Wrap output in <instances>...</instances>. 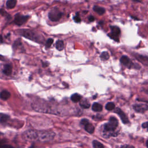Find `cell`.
Listing matches in <instances>:
<instances>
[{
	"label": "cell",
	"mask_w": 148,
	"mask_h": 148,
	"mask_svg": "<svg viewBox=\"0 0 148 148\" xmlns=\"http://www.w3.org/2000/svg\"><path fill=\"white\" fill-rule=\"evenodd\" d=\"M118 126V120L115 117H111L109 118V122L104 126V130L103 136L105 138H109L110 137H115L117 136L115 132Z\"/></svg>",
	"instance_id": "obj_1"
},
{
	"label": "cell",
	"mask_w": 148,
	"mask_h": 148,
	"mask_svg": "<svg viewBox=\"0 0 148 148\" xmlns=\"http://www.w3.org/2000/svg\"><path fill=\"white\" fill-rule=\"evenodd\" d=\"M55 134L52 131H44L38 133V140L42 142H48L53 140Z\"/></svg>",
	"instance_id": "obj_2"
},
{
	"label": "cell",
	"mask_w": 148,
	"mask_h": 148,
	"mask_svg": "<svg viewBox=\"0 0 148 148\" xmlns=\"http://www.w3.org/2000/svg\"><path fill=\"white\" fill-rule=\"evenodd\" d=\"M48 16L50 20L53 21H58L61 18L62 13L58 9L54 8L49 12Z\"/></svg>",
	"instance_id": "obj_3"
},
{
	"label": "cell",
	"mask_w": 148,
	"mask_h": 148,
	"mask_svg": "<svg viewBox=\"0 0 148 148\" xmlns=\"http://www.w3.org/2000/svg\"><path fill=\"white\" fill-rule=\"evenodd\" d=\"M23 137L24 140L28 141L38 140V132L30 130L24 133Z\"/></svg>",
	"instance_id": "obj_4"
},
{
	"label": "cell",
	"mask_w": 148,
	"mask_h": 148,
	"mask_svg": "<svg viewBox=\"0 0 148 148\" xmlns=\"http://www.w3.org/2000/svg\"><path fill=\"white\" fill-rule=\"evenodd\" d=\"M111 32L108 34V36L111 39H114L116 42L119 41V35L120 34V30L119 28L116 26H111Z\"/></svg>",
	"instance_id": "obj_5"
},
{
	"label": "cell",
	"mask_w": 148,
	"mask_h": 148,
	"mask_svg": "<svg viewBox=\"0 0 148 148\" xmlns=\"http://www.w3.org/2000/svg\"><path fill=\"white\" fill-rule=\"evenodd\" d=\"M29 16H24L20 14H17L15 15L14 19V23L18 25H21L26 22L29 19Z\"/></svg>",
	"instance_id": "obj_6"
},
{
	"label": "cell",
	"mask_w": 148,
	"mask_h": 148,
	"mask_svg": "<svg viewBox=\"0 0 148 148\" xmlns=\"http://www.w3.org/2000/svg\"><path fill=\"white\" fill-rule=\"evenodd\" d=\"M21 34L24 37L28 38V39L31 40H34V41H35L36 42H38L37 40L39 39V38L37 37V35L34 32L31 31L27 30L22 31H21Z\"/></svg>",
	"instance_id": "obj_7"
},
{
	"label": "cell",
	"mask_w": 148,
	"mask_h": 148,
	"mask_svg": "<svg viewBox=\"0 0 148 148\" xmlns=\"http://www.w3.org/2000/svg\"><path fill=\"white\" fill-rule=\"evenodd\" d=\"M115 112L116 113V114L119 116L120 118L121 119L122 122H123L124 124H129L130 123L127 116H126V115L123 112V111H122L121 109L117 108L115 109Z\"/></svg>",
	"instance_id": "obj_8"
},
{
	"label": "cell",
	"mask_w": 148,
	"mask_h": 148,
	"mask_svg": "<svg viewBox=\"0 0 148 148\" xmlns=\"http://www.w3.org/2000/svg\"><path fill=\"white\" fill-rule=\"evenodd\" d=\"M133 108L137 112L144 113L148 110V105L146 104H135L133 105Z\"/></svg>",
	"instance_id": "obj_9"
},
{
	"label": "cell",
	"mask_w": 148,
	"mask_h": 148,
	"mask_svg": "<svg viewBox=\"0 0 148 148\" xmlns=\"http://www.w3.org/2000/svg\"><path fill=\"white\" fill-rule=\"evenodd\" d=\"M120 62H121L122 64L129 67V68H130L133 65V63L132 62H131V60L126 56H122L121 58H120Z\"/></svg>",
	"instance_id": "obj_10"
},
{
	"label": "cell",
	"mask_w": 148,
	"mask_h": 148,
	"mask_svg": "<svg viewBox=\"0 0 148 148\" xmlns=\"http://www.w3.org/2000/svg\"><path fill=\"white\" fill-rule=\"evenodd\" d=\"M3 73L5 75L10 76L12 73V67L10 64H6L3 66Z\"/></svg>",
	"instance_id": "obj_11"
},
{
	"label": "cell",
	"mask_w": 148,
	"mask_h": 148,
	"mask_svg": "<svg viewBox=\"0 0 148 148\" xmlns=\"http://www.w3.org/2000/svg\"><path fill=\"white\" fill-rule=\"evenodd\" d=\"M10 97V94L9 91L3 90L0 93V98L2 100H7Z\"/></svg>",
	"instance_id": "obj_12"
},
{
	"label": "cell",
	"mask_w": 148,
	"mask_h": 148,
	"mask_svg": "<svg viewBox=\"0 0 148 148\" xmlns=\"http://www.w3.org/2000/svg\"><path fill=\"white\" fill-rule=\"evenodd\" d=\"M85 129L87 133L90 134H93L94 132V127L92 124L90 123L89 122L85 126Z\"/></svg>",
	"instance_id": "obj_13"
},
{
	"label": "cell",
	"mask_w": 148,
	"mask_h": 148,
	"mask_svg": "<svg viewBox=\"0 0 148 148\" xmlns=\"http://www.w3.org/2000/svg\"><path fill=\"white\" fill-rule=\"evenodd\" d=\"M93 10L96 12L97 13H98L100 15H103V14L105 13V9L103 7H100L98 6H94L93 7Z\"/></svg>",
	"instance_id": "obj_14"
},
{
	"label": "cell",
	"mask_w": 148,
	"mask_h": 148,
	"mask_svg": "<svg viewBox=\"0 0 148 148\" xmlns=\"http://www.w3.org/2000/svg\"><path fill=\"white\" fill-rule=\"evenodd\" d=\"M92 110L94 112H101L103 110V106L101 104L95 103L93 104Z\"/></svg>",
	"instance_id": "obj_15"
},
{
	"label": "cell",
	"mask_w": 148,
	"mask_h": 148,
	"mask_svg": "<svg viewBox=\"0 0 148 148\" xmlns=\"http://www.w3.org/2000/svg\"><path fill=\"white\" fill-rule=\"evenodd\" d=\"M80 105L82 108L84 109L89 108L90 107V104L87 100H83L80 101Z\"/></svg>",
	"instance_id": "obj_16"
},
{
	"label": "cell",
	"mask_w": 148,
	"mask_h": 148,
	"mask_svg": "<svg viewBox=\"0 0 148 148\" xmlns=\"http://www.w3.org/2000/svg\"><path fill=\"white\" fill-rule=\"evenodd\" d=\"M17 0H8L6 2V7L9 9H12L16 6Z\"/></svg>",
	"instance_id": "obj_17"
},
{
	"label": "cell",
	"mask_w": 148,
	"mask_h": 148,
	"mask_svg": "<svg viewBox=\"0 0 148 148\" xmlns=\"http://www.w3.org/2000/svg\"><path fill=\"white\" fill-rule=\"evenodd\" d=\"M81 96L79 94H77V93H75V94H72L71 97V100H72L73 102H74V103H77V102L80 101V100H81Z\"/></svg>",
	"instance_id": "obj_18"
},
{
	"label": "cell",
	"mask_w": 148,
	"mask_h": 148,
	"mask_svg": "<svg viewBox=\"0 0 148 148\" xmlns=\"http://www.w3.org/2000/svg\"><path fill=\"white\" fill-rule=\"evenodd\" d=\"M9 119V116L8 115L3 114H0V123H4L8 121Z\"/></svg>",
	"instance_id": "obj_19"
},
{
	"label": "cell",
	"mask_w": 148,
	"mask_h": 148,
	"mask_svg": "<svg viewBox=\"0 0 148 148\" xmlns=\"http://www.w3.org/2000/svg\"><path fill=\"white\" fill-rule=\"evenodd\" d=\"M56 49L59 51L63 50L64 49V42L63 41H61V40L58 41L57 42H56Z\"/></svg>",
	"instance_id": "obj_20"
},
{
	"label": "cell",
	"mask_w": 148,
	"mask_h": 148,
	"mask_svg": "<svg viewBox=\"0 0 148 148\" xmlns=\"http://www.w3.org/2000/svg\"><path fill=\"white\" fill-rule=\"evenodd\" d=\"M93 146L94 148H104V145L97 141H93Z\"/></svg>",
	"instance_id": "obj_21"
},
{
	"label": "cell",
	"mask_w": 148,
	"mask_h": 148,
	"mask_svg": "<svg viewBox=\"0 0 148 148\" xmlns=\"http://www.w3.org/2000/svg\"><path fill=\"white\" fill-rule=\"evenodd\" d=\"M115 108V105L114 103H108L106 104V106H105V108L108 111H112L114 110Z\"/></svg>",
	"instance_id": "obj_22"
},
{
	"label": "cell",
	"mask_w": 148,
	"mask_h": 148,
	"mask_svg": "<svg viewBox=\"0 0 148 148\" xmlns=\"http://www.w3.org/2000/svg\"><path fill=\"white\" fill-rule=\"evenodd\" d=\"M100 57L102 60H107L109 58V54L107 52H104L101 54Z\"/></svg>",
	"instance_id": "obj_23"
},
{
	"label": "cell",
	"mask_w": 148,
	"mask_h": 148,
	"mask_svg": "<svg viewBox=\"0 0 148 148\" xmlns=\"http://www.w3.org/2000/svg\"><path fill=\"white\" fill-rule=\"evenodd\" d=\"M53 43V39H52V38H49V39L47 40L46 42V48L50 47Z\"/></svg>",
	"instance_id": "obj_24"
},
{
	"label": "cell",
	"mask_w": 148,
	"mask_h": 148,
	"mask_svg": "<svg viewBox=\"0 0 148 148\" xmlns=\"http://www.w3.org/2000/svg\"><path fill=\"white\" fill-rule=\"evenodd\" d=\"M0 148H14L11 147V146H10V145L2 144L0 142Z\"/></svg>",
	"instance_id": "obj_25"
},
{
	"label": "cell",
	"mask_w": 148,
	"mask_h": 148,
	"mask_svg": "<svg viewBox=\"0 0 148 148\" xmlns=\"http://www.w3.org/2000/svg\"><path fill=\"white\" fill-rule=\"evenodd\" d=\"M74 19L75 21V22H76V23H80V21H81V19H80V18L78 16H75V17H74Z\"/></svg>",
	"instance_id": "obj_26"
},
{
	"label": "cell",
	"mask_w": 148,
	"mask_h": 148,
	"mask_svg": "<svg viewBox=\"0 0 148 148\" xmlns=\"http://www.w3.org/2000/svg\"><path fill=\"white\" fill-rule=\"evenodd\" d=\"M89 123L88 120L86 119H82L81 120V125H83L84 126H85L87 123Z\"/></svg>",
	"instance_id": "obj_27"
},
{
	"label": "cell",
	"mask_w": 148,
	"mask_h": 148,
	"mask_svg": "<svg viewBox=\"0 0 148 148\" xmlns=\"http://www.w3.org/2000/svg\"><path fill=\"white\" fill-rule=\"evenodd\" d=\"M120 148H135L134 147H133L132 145H125L122 146Z\"/></svg>",
	"instance_id": "obj_28"
},
{
	"label": "cell",
	"mask_w": 148,
	"mask_h": 148,
	"mask_svg": "<svg viewBox=\"0 0 148 148\" xmlns=\"http://www.w3.org/2000/svg\"><path fill=\"white\" fill-rule=\"evenodd\" d=\"M142 128H144V129H147L148 130V122H145V123H144L142 124Z\"/></svg>",
	"instance_id": "obj_29"
},
{
	"label": "cell",
	"mask_w": 148,
	"mask_h": 148,
	"mask_svg": "<svg viewBox=\"0 0 148 148\" xmlns=\"http://www.w3.org/2000/svg\"><path fill=\"white\" fill-rule=\"evenodd\" d=\"M94 19H94V17H93V16H89V20L90 21H91H91H94Z\"/></svg>",
	"instance_id": "obj_30"
},
{
	"label": "cell",
	"mask_w": 148,
	"mask_h": 148,
	"mask_svg": "<svg viewBox=\"0 0 148 148\" xmlns=\"http://www.w3.org/2000/svg\"><path fill=\"white\" fill-rule=\"evenodd\" d=\"M0 60H4V57L0 54Z\"/></svg>",
	"instance_id": "obj_31"
},
{
	"label": "cell",
	"mask_w": 148,
	"mask_h": 148,
	"mask_svg": "<svg viewBox=\"0 0 148 148\" xmlns=\"http://www.w3.org/2000/svg\"><path fill=\"white\" fill-rule=\"evenodd\" d=\"M2 41V37L1 35H0V41Z\"/></svg>",
	"instance_id": "obj_32"
},
{
	"label": "cell",
	"mask_w": 148,
	"mask_h": 148,
	"mask_svg": "<svg viewBox=\"0 0 148 148\" xmlns=\"http://www.w3.org/2000/svg\"><path fill=\"white\" fill-rule=\"evenodd\" d=\"M134 1H136V2H141V1H142V0H134Z\"/></svg>",
	"instance_id": "obj_33"
},
{
	"label": "cell",
	"mask_w": 148,
	"mask_h": 148,
	"mask_svg": "<svg viewBox=\"0 0 148 148\" xmlns=\"http://www.w3.org/2000/svg\"><path fill=\"white\" fill-rule=\"evenodd\" d=\"M147 144V147L148 148V140L147 141V144Z\"/></svg>",
	"instance_id": "obj_34"
},
{
	"label": "cell",
	"mask_w": 148,
	"mask_h": 148,
	"mask_svg": "<svg viewBox=\"0 0 148 148\" xmlns=\"http://www.w3.org/2000/svg\"><path fill=\"white\" fill-rule=\"evenodd\" d=\"M0 135H1V134H0Z\"/></svg>",
	"instance_id": "obj_35"
}]
</instances>
